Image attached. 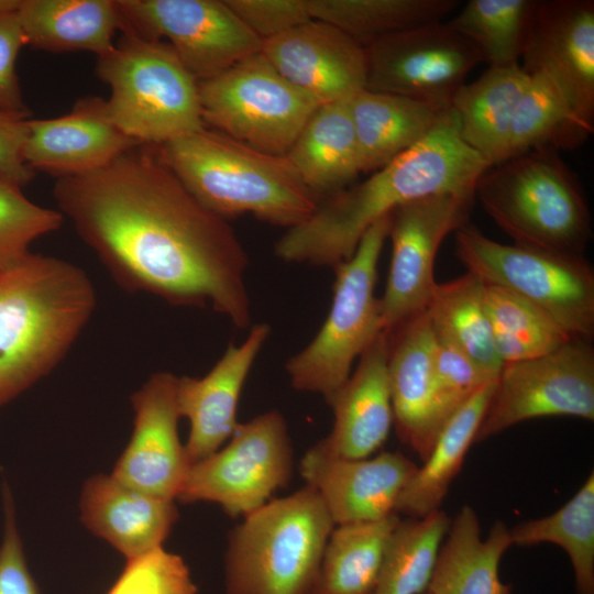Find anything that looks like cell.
Returning a JSON list of instances; mask_svg holds the SVG:
<instances>
[{
    "instance_id": "6da1fadb",
    "label": "cell",
    "mask_w": 594,
    "mask_h": 594,
    "mask_svg": "<svg viewBox=\"0 0 594 594\" xmlns=\"http://www.w3.org/2000/svg\"><path fill=\"white\" fill-rule=\"evenodd\" d=\"M53 195L125 290L173 306L209 305L240 329L250 324L242 243L186 189L158 146L139 144L95 172L58 178Z\"/></svg>"
},
{
    "instance_id": "7a4b0ae2",
    "label": "cell",
    "mask_w": 594,
    "mask_h": 594,
    "mask_svg": "<svg viewBox=\"0 0 594 594\" xmlns=\"http://www.w3.org/2000/svg\"><path fill=\"white\" fill-rule=\"evenodd\" d=\"M488 167L462 141L449 109L419 143L366 180L330 195L307 220L289 228L275 254L288 263L334 268L353 255L371 226L397 207L433 195L474 196Z\"/></svg>"
},
{
    "instance_id": "3957f363",
    "label": "cell",
    "mask_w": 594,
    "mask_h": 594,
    "mask_svg": "<svg viewBox=\"0 0 594 594\" xmlns=\"http://www.w3.org/2000/svg\"><path fill=\"white\" fill-rule=\"evenodd\" d=\"M96 305L90 277L68 261L29 252L0 270V406L61 363Z\"/></svg>"
},
{
    "instance_id": "277c9868",
    "label": "cell",
    "mask_w": 594,
    "mask_h": 594,
    "mask_svg": "<svg viewBox=\"0 0 594 594\" xmlns=\"http://www.w3.org/2000/svg\"><path fill=\"white\" fill-rule=\"evenodd\" d=\"M166 164L209 211L293 228L317 209L316 195L285 155L268 154L204 128L158 146Z\"/></svg>"
},
{
    "instance_id": "5b68a950",
    "label": "cell",
    "mask_w": 594,
    "mask_h": 594,
    "mask_svg": "<svg viewBox=\"0 0 594 594\" xmlns=\"http://www.w3.org/2000/svg\"><path fill=\"white\" fill-rule=\"evenodd\" d=\"M474 198L514 244L583 256L592 238L581 185L554 150H535L488 167Z\"/></svg>"
},
{
    "instance_id": "8992f818",
    "label": "cell",
    "mask_w": 594,
    "mask_h": 594,
    "mask_svg": "<svg viewBox=\"0 0 594 594\" xmlns=\"http://www.w3.org/2000/svg\"><path fill=\"white\" fill-rule=\"evenodd\" d=\"M334 526L308 485L268 501L228 537L226 593L311 594Z\"/></svg>"
},
{
    "instance_id": "52a82bcc",
    "label": "cell",
    "mask_w": 594,
    "mask_h": 594,
    "mask_svg": "<svg viewBox=\"0 0 594 594\" xmlns=\"http://www.w3.org/2000/svg\"><path fill=\"white\" fill-rule=\"evenodd\" d=\"M96 74L110 88L111 120L139 144L160 146L206 128L198 80L166 42L122 32L98 56Z\"/></svg>"
},
{
    "instance_id": "ba28073f",
    "label": "cell",
    "mask_w": 594,
    "mask_h": 594,
    "mask_svg": "<svg viewBox=\"0 0 594 594\" xmlns=\"http://www.w3.org/2000/svg\"><path fill=\"white\" fill-rule=\"evenodd\" d=\"M391 217L371 226L353 255L333 268L329 314L311 342L285 365L295 389L320 394L328 403L350 377L355 359L383 332L374 290Z\"/></svg>"
},
{
    "instance_id": "9c48e42d",
    "label": "cell",
    "mask_w": 594,
    "mask_h": 594,
    "mask_svg": "<svg viewBox=\"0 0 594 594\" xmlns=\"http://www.w3.org/2000/svg\"><path fill=\"white\" fill-rule=\"evenodd\" d=\"M455 254L484 283L520 296L571 339L594 333V272L583 256L496 242L468 224L455 231Z\"/></svg>"
},
{
    "instance_id": "30bf717a",
    "label": "cell",
    "mask_w": 594,
    "mask_h": 594,
    "mask_svg": "<svg viewBox=\"0 0 594 594\" xmlns=\"http://www.w3.org/2000/svg\"><path fill=\"white\" fill-rule=\"evenodd\" d=\"M205 125L258 151L285 155L319 107L258 52L198 81Z\"/></svg>"
},
{
    "instance_id": "8fae6325",
    "label": "cell",
    "mask_w": 594,
    "mask_h": 594,
    "mask_svg": "<svg viewBox=\"0 0 594 594\" xmlns=\"http://www.w3.org/2000/svg\"><path fill=\"white\" fill-rule=\"evenodd\" d=\"M293 471L287 422L267 410L239 422L226 446L191 464L177 501L215 503L231 518L244 517L286 486Z\"/></svg>"
},
{
    "instance_id": "7c38bea8",
    "label": "cell",
    "mask_w": 594,
    "mask_h": 594,
    "mask_svg": "<svg viewBox=\"0 0 594 594\" xmlns=\"http://www.w3.org/2000/svg\"><path fill=\"white\" fill-rule=\"evenodd\" d=\"M121 32L162 41L198 80L261 52L262 40L220 0H116Z\"/></svg>"
},
{
    "instance_id": "4fadbf2b",
    "label": "cell",
    "mask_w": 594,
    "mask_h": 594,
    "mask_svg": "<svg viewBox=\"0 0 594 594\" xmlns=\"http://www.w3.org/2000/svg\"><path fill=\"white\" fill-rule=\"evenodd\" d=\"M551 416L594 420V351L587 340L573 339L550 353L504 364L475 442Z\"/></svg>"
},
{
    "instance_id": "5bb4252c",
    "label": "cell",
    "mask_w": 594,
    "mask_h": 594,
    "mask_svg": "<svg viewBox=\"0 0 594 594\" xmlns=\"http://www.w3.org/2000/svg\"><path fill=\"white\" fill-rule=\"evenodd\" d=\"M365 89L449 110L468 74L483 63L477 48L447 22L394 32L364 46Z\"/></svg>"
},
{
    "instance_id": "9a60e30c",
    "label": "cell",
    "mask_w": 594,
    "mask_h": 594,
    "mask_svg": "<svg viewBox=\"0 0 594 594\" xmlns=\"http://www.w3.org/2000/svg\"><path fill=\"white\" fill-rule=\"evenodd\" d=\"M472 195L441 194L419 198L392 211V257L383 297L382 331L391 333L426 310L437 285V252L450 232L468 224Z\"/></svg>"
},
{
    "instance_id": "2e32d148",
    "label": "cell",
    "mask_w": 594,
    "mask_h": 594,
    "mask_svg": "<svg viewBox=\"0 0 594 594\" xmlns=\"http://www.w3.org/2000/svg\"><path fill=\"white\" fill-rule=\"evenodd\" d=\"M520 58L594 129V1L537 0Z\"/></svg>"
},
{
    "instance_id": "e0dca14e",
    "label": "cell",
    "mask_w": 594,
    "mask_h": 594,
    "mask_svg": "<svg viewBox=\"0 0 594 594\" xmlns=\"http://www.w3.org/2000/svg\"><path fill=\"white\" fill-rule=\"evenodd\" d=\"M177 376L152 374L132 394L133 431L111 475L119 482L177 501L190 463L178 437Z\"/></svg>"
},
{
    "instance_id": "ac0fdd59",
    "label": "cell",
    "mask_w": 594,
    "mask_h": 594,
    "mask_svg": "<svg viewBox=\"0 0 594 594\" xmlns=\"http://www.w3.org/2000/svg\"><path fill=\"white\" fill-rule=\"evenodd\" d=\"M417 468L400 452L345 459L318 442L299 464L306 485L317 492L334 525L375 521L396 513L397 498Z\"/></svg>"
},
{
    "instance_id": "d6986e66",
    "label": "cell",
    "mask_w": 594,
    "mask_h": 594,
    "mask_svg": "<svg viewBox=\"0 0 594 594\" xmlns=\"http://www.w3.org/2000/svg\"><path fill=\"white\" fill-rule=\"evenodd\" d=\"M386 338L393 424L399 440L424 461L457 410L443 399L435 380V332L426 310Z\"/></svg>"
},
{
    "instance_id": "ffe728a7",
    "label": "cell",
    "mask_w": 594,
    "mask_h": 594,
    "mask_svg": "<svg viewBox=\"0 0 594 594\" xmlns=\"http://www.w3.org/2000/svg\"><path fill=\"white\" fill-rule=\"evenodd\" d=\"M261 53L279 75L319 106L346 101L365 89L363 45L323 22L310 20L264 40Z\"/></svg>"
},
{
    "instance_id": "44dd1931",
    "label": "cell",
    "mask_w": 594,
    "mask_h": 594,
    "mask_svg": "<svg viewBox=\"0 0 594 594\" xmlns=\"http://www.w3.org/2000/svg\"><path fill=\"white\" fill-rule=\"evenodd\" d=\"M270 334L268 323H256L241 344L228 345L205 376H177V408L189 421L184 447L190 465L218 451L234 432L242 388Z\"/></svg>"
},
{
    "instance_id": "7402d4cb",
    "label": "cell",
    "mask_w": 594,
    "mask_h": 594,
    "mask_svg": "<svg viewBox=\"0 0 594 594\" xmlns=\"http://www.w3.org/2000/svg\"><path fill=\"white\" fill-rule=\"evenodd\" d=\"M135 145L111 120L107 101L88 96L62 117L29 119L23 158L58 179L95 172Z\"/></svg>"
},
{
    "instance_id": "603a6c76",
    "label": "cell",
    "mask_w": 594,
    "mask_h": 594,
    "mask_svg": "<svg viewBox=\"0 0 594 594\" xmlns=\"http://www.w3.org/2000/svg\"><path fill=\"white\" fill-rule=\"evenodd\" d=\"M327 404L334 421L318 443L328 453L363 459L385 443L393 425L385 333L362 353L354 372Z\"/></svg>"
},
{
    "instance_id": "cb8c5ba5",
    "label": "cell",
    "mask_w": 594,
    "mask_h": 594,
    "mask_svg": "<svg viewBox=\"0 0 594 594\" xmlns=\"http://www.w3.org/2000/svg\"><path fill=\"white\" fill-rule=\"evenodd\" d=\"M79 506L86 528L127 560L163 547L179 518L175 501L128 486L111 474L90 476Z\"/></svg>"
},
{
    "instance_id": "d4e9b609",
    "label": "cell",
    "mask_w": 594,
    "mask_h": 594,
    "mask_svg": "<svg viewBox=\"0 0 594 594\" xmlns=\"http://www.w3.org/2000/svg\"><path fill=\"white\" fill-rule=\"evenodd\" d=\"M346 105L363 173L384 167L419 143L449 111L367 89L351 97Z\"/></svg>"
},
{
    "instance_id": "484cf974",
    "label": "cell",
    "mask_w": 594,
    "mask_h": 594,
    "mask_svg": "<svg viewBox=\"0 0 594 594\" xmlns=\"http://www.w3.org/2000/svg\"><path fill=\"white\" fill-rule=\"evenodd\" d=\"M430 579L428 594H512L502 582L499 563L512 540L509 528L495 521L485 540L475 510L463 506L451 520Z\"/></svg>"
},
{
    "instance_id": "4316f807",
    "label": "cell",
    "mask_w": 594,
    "mask_h": 594,
    "mask_svg": "<svg viewBox=\"0 0 594 594\" xmlns=\"http://www.w3.org/2000/svg\"><path fill=\"white\" fill-rule=\"evenodd\" d=\"M529 79L519 64L488 67L451 101L460 138L491 166L506 160L512 118Z\"/></svg>"
},
{
    "instance_id": "83f0119b",
    "label": "cell",
    "mask_w": 594,
    "mask_h": 594,
    "mask_svg": "<svg viewBox=\"0 0 594 594\" xmlns=\"http://www.w3.org/2000/svg\"><path fill=\"white\" fill-rule=\"evenodd\" d=\"M15 12L26 45L52 53L100 56L122 23L116 0H21Z\"/></svg>"
},
{
    "instance_id": "f1b7e54d",
    "label": "cell",
    "mask_w": 594,
    "mask_h": 594,
    "mask_svg": "<svg viewBox=\"0 0 594 594\" xmlns=\"http://www.w3.org/2000/svg\"><path fill=\"white\" fill-rule=\"evenodd\" d=\"M496 381L476 391L444 424L422 466L417 468L400 492L395 505L398 515L421 518L440 509L470 447L476 440Z\"/></svg>"
},
{
    "instance_id": "f546056e",
    "label": "cell",
    "mask_w": 594,
    "mask_h": 594,
    "mask_svg": "<svg viewBox=\"0 0 594 594\" xmlns=\"http://www.w3.org/2000/svg\"><path fill=\"white\" fill-rule=\"evenodd\" d=\"M315 195H332L360 173V158L346 101L319 106L285 154Z\"/></svg>"
},
{
    "instance_id": "4dcf8cb0",
    "label": "cell",
    "mask_w": 594,
    "mask_h": 594,
    "mask_svg": "<svg viewBox=\"0 0 594 594\" xmlns=\"http://www.w3.org/2000/svg\"><path fill=\"white\" fill-rule=\"evenodd\" d=\"M397 513L375 520L336 525L328 538L311 594H372Z\"/></svg>"
},
{
    "instance_id": "1f68e13d",
    "label": "cell",
    "mask_w": 594,
    "mask_h": 594,
    "mask_svg": "<svg viewBox=\"0 0 594 594\" xmlns=\"http://www.w3.org/2000/svg\"><path fill=\"white\" fill-rule=\"evenodd\" d=\"M426 312L436 336L453 343L487 375L498 377L504 364L494 349L482 279L468 272L437 283Z\"/></svg>"
},
{
    "instance_id": "d6a6232c",
    "label": "cell",
    "mask_w": 594,
    "mask_h": 594,
    "mask_svg": "<svg viewBox=\"0 0 594 594\" xmlns=\"http://www.w3.org/2000/svg\"><path fill=\"white\" fill-rule=\"evenodd\" d=\"M529 75L512 118L506 160L535 150L573 148L594 130L573 113L549 79L539 74Z\"/></svg>"
},
{
    "instance_id": "836d02e7",
    "label": "cell",
    "mask_w": 594,
    "mask_h": 594,
    "mask_svg": "<svg viewBox=\"0 0 594 594\" xmlns=\"http://www.w3.org/2000/svg\"><path fill=\"white\" fill-rule=\"evenodd\" d=\"M311 20L329 24L361 45L384 35L441 21L457 0H306Z\"/></svg>"
},
{
    "instance_id": "e575fe53",
    "label": "cell",
    "mask_w": 594,
    "mask_h": 594,
    "mask_svg": "<svg viewBox=\"0 0 594 594\" xmlns=\"http://www.w3.org/2000/svg\"><path fill=\"white\" fill-rule=\"evenodd\" d=\"M513 546L543 542L561 547L573 568L578 594H594V474L551 515L509 528Z\"/></svg>"
},
{
    "instance_id": "d590c367",
    "label": "cell",
    "mask_w": 594,
    "mask_h": 594,
    "mask_svg": "<svg viewBox=\"0 0 594 594\" xmlns=\"http://www.w3.org/2000/svg\"><path fill=\"white\" fill-rule=\"evenodd\" d=\"M450 525L441 509L400 519L389 537L372 594H425Z\"/></svg>"
},
{
    "instance_id": "8d00e7d4",
    "label": "cell",
    "mask_w": 594,
    "mask_h": 594,
    "mask_svg": "<svg viewBox=\"0 0 594 594\" xmlns=\"http://www.w3.org/2000/svg\"><path fill=\"white\" fill-rule=\"evenodd\" d=\"M484 300L494 349L503 364L538 358L573 340L541 310L508 289L484 283Z\"/></svg>"
},
{
    "instance_id": "74e56055",
    "label": "cell",
    "mask_w": 594,
    "mask_h": 594,
    "mask_svg": "<svg viewBox=\"0 0 594 594\" xmlns=\"http://www.w3.org/2000/svg\"><path fill=\"white\" fill-rule=\"evenodd\" d=\"M536 0H470L449 22L490 67L519 64Z\"/></svg>"
},
{
    "instance_id": "f35d334b",
    "label": "cell",
    "mask_w": 594,
    "mask_h": 594,
    "mask_svg": "<svg viewBox=\"0 0 594 594\" xmlns=\"http://www.w3.org/2000/svg\"><path fill=\"white\" fill-rule=\"evenodd\" d=\"M21 189L0 177V270L18 263L33 241L63 223L59 211L34 204Z\"/></svg>"
},
{
    "instance_id": "ab89813d",
    "label": "cell",
    "mask_w": 594,
    "mask_h": 594,
    "mask_svg": "<svg viewBox=\"0 0 594 594\" xmlns=\"http://www.w3.org/2000/svg\"><path fill=\"white\" fill-rule=\"evenodd\" d=\"M184 559L161 547L127 560L107 594H197Z\"/></svg>"
},
{
    "instance_id": "60d3db41",
    "label": "cell",
    "mask_w": 594,
    "mask_h": 594,
    "mask_svg": "<svg viewBox=\"0 0 594 594\" xmlns=\"http://www.w3.org/2000/svg\"><path fill=\"white\" fill-rule=\"evenodd\" d=\"M433 375L443 399L458 409L485 384L496 381L450 341L435 334Z\"/></svg>"
},
{
    "instance_id": "b9f144b4",
    "label": "cell",
    "mask_w": 594,
    "mask_h": 594,
    "mask_svg": "<svg viewBox=\"0 0 594 594\" xmlns=\"http://www.w3.org/2000/svg\"><path fill=\"white\" fill-rule=\"evenodd\" d=\"M262 41L310 21L306 0H224Z\"/></svg>"
},
{
    "instance_id": "7bdbcfd3",
    "label": "cell",
    "mask_w": 594,
    "mask_h": 594,
    "mask_svg": "<svg viewBox=\"0 0 594 594\" xmlns=\"http://www.w3.org/2000/svg\"><path fill=\"white\" fill-rule=\"evenodd\" d=\"M4 529L0 546V594H40L28 568L18 530L12 493L3 484Z\"/></svg>"
},
{
    "instance_id": "ee69618b",
    "label": "cell",
    "mask_w": 594,
    "mask_h": 594,
    "mask_svg": "<svg viewBox=\"0 0 594 594\" xmlns=\"http://www.w3.org/2000/svg\"><path fill=\"white\" fill-rule=\"evenodd\" d=\"M15 11L0 13V112L31 117L16 74L18 55L26 43Z\"/></svg>"
},
{
    "instance_id": "f6af8a7d",
    "label": "cell",
    "mask_w": 594,
    "mask_h": 594,
    "mask_svg": "<svg viewBox=\"0 0 594 594\" xmlns=\"http://www.w3.org/2000/svg\"><path fill=\"white\" fill-rule=\"evenodd\" d=\"M29 119L31 117L0 112V177L21 188L35 175L23 158Z\"/></svg>"
},
{
    "instance_id": "bcb514c9",
    "label": "cell",
    "mask_w": 594,
    "mask_h": 594,
    "mask_svg": "<svg viewBox=\"0 0 594 594\" xmlns=\"http://www.w3.org/2000/svg\"><path fill=\"white\" fill-rule=\"evenodd\" d=\"M21 0H0V13L16 10Z\"/></svg>"
},
{
    "instance_id": "7dc6e473",
    "label": "cell",
    "mask_w": 594,
    "mask_h": 594,
    "mask_svg": "<svg viewBox=\"0 0 594 594\" xmlns=\"http://www.w3.org/2000/svg\"><path fill=\"white\" fill-rule=\"evenodd\" d=\"M425 594H428L427 592Z\"/></svg>"
}]
</instances>
